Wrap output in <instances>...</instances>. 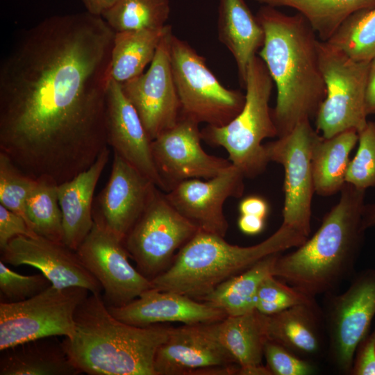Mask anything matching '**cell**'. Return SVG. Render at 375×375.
Listing matches in <instances>:
<instances>
[{
  "instance_id": "obj_6",
  "label": "cell",
  "mask_w": 375,
  "mask_h": 375,
  "mask_svg": "<svg viewBox=\"0 0 375 375\" xmlns=\"http://www.w3.org/2000/svg\"><path fill=\"white\" fill-rule=\"evenodd\" d=\"M274 81L263 60L254 56L247 72L245 102L240 112L223 126L207 125L201 131L202 140L212 147H222L228 160L244 178L262 174L269 162L262 141L277 137L269 102Z\"/></svg>"
},
{
  "instance_id": "obj_23",
  "label": "cell",
  "mask_w": 375,
  "mask_h": 375,
  "mask_svg": "<svg viewBox=\"0 0 375 375\" xmlns=\"http://www.w3.org/2000/svg\"><path fill=\"white\" fill-rule=\"evenodd\" d=\"M110 153V149L106 147L88 169L58 185V202L62 215L63 243L74 251L78 249L93 226L94 190Z\"/></svg>"
},
{
  "instance_id": "obj_16",
  "label": "cell",
  "mask_w": 375,
  "mask_h": 375,
  "mask_svg": "<svg viewBox=\"0 0 375 375\" xmlns=\"http://www.w3.org/2000/svg\"><path fill=\"white\" fill-rule=\"evenodd\" d=\"M172 35V29L165 35L147 72L120 83L151 140L173 127L181 117L169 60Z\"/></svg>"
},
{
  "instance_id": "obj_46",
  "label": "cell",
  "mask_w": 375,
  "mask_h": 375,
  "mask_svg": "<svg viewBox=\"0 0 375 375\" xmlns=\"http://www.w3.org/2000/svg\"><path fill=\"white\" fill-rule=\"evenodd\" d=\"M238 375H272V372L267 366L262 365L241 367H239Z\"/></svg>"
},
{
  "instance_id": "obj_22",
  "label": "cell",
  "mask_w": 375,
  "mask_h": 375,
  "mask_svg": "<svg viewBox=\"0 0 375 375\" xmlns=\"http://www.w3.org/2000/svg\"><path fill=\"white\" fill-rule=\"evenodd\" d=\"M265 326L268 340L301 358L312 360L326 354L324 314L316 299L266 315Z\"/></svg>"
},
{
  "instance_id": "obj_4",
  "label": "cell",
  "mask_w": 375,
  "mask_h": 375,
  "mask_svg": "<svg viewBox=\"0 0 375 375\" xmlns=\"http://www.w3.org/2000/svg\"><path fill=\"white\" fill-rule=\"evenodd\" d=\"M75 333L62 342L80 373L90 375H156L154 360L170 327L138 326L109 311L101 294H89L78 306Z\"/></svg>"
},
{
  "instance_id": "obj_33",
  "label": "cell",
  "mask_w": 375,
  "mask_h": 375,
  "mask_svg": "<svg viewBox=\"0 0 375 375\" xmlns=\"http://www.w3.org/2000/svg\"><path fill=\"white\" fill-rule=\"evenodd\" d=\"M326 42L354 60L371 62L375 58V7L352 14Z\"/></svg>"
},
{
  "instance_id": "obj_17",
  "label": "cell",
  "mask_w": 375,
  "mask_h": 375,
  "mask_svg": "<svg viewBox=\"0 0 375 375\" xmlns=\"http://www.w3.org/2000/svg\"><path fill=\"white\" fill-rule=\"evenodd\" d=\"M244 175L232 165L219 175L206 181L192 178L176 185L165 196L169 203L199 231L225 237L228 224L224 214V202L240 198L244 191Z\"/></svg>"
},
{
  "instance_id": "obj_13",
  "label": "cell",
  "mask_w": 375,
  "mask_h": 375,
  "mask_svg": "<svg viewBox=\"0 0 375 375\" xmlns=\"http://www.w3.org/2000/svg\"><path fill=\"white\" fill-rule=\"evenodd\" d=\"M93 219L90 231L76 252L101 285L106 306H124L153 288V284L131 264L123 240Z\"/></svg>"
},
{
  "instance_id": "obj_38",
  "label": "cell",
  "mask_w": 375,
  "mask_h": 375,
  "mask_svg": "<svg viewBox=\"0 0 375 375\" xmlns=\"http://www.w3.org/2000/svg\"><path fill=\"white\" fill-rule=\"evenodd\" d=\"M264 357L272 375H310L317 370L312 360L300 357L270 340L265 344Z\"/></svg>"
},
{
  "instance_id": "obj_10",
  "label": "cell",
  "mask_w": 375,
  "mask_h": 375,
  "mask_svg": "<svg viewBox=\"0 0 375 375\" xmlns=\"http://www.w3.org/2000/svg\"><path fill=\"white\" fill-rule=\"evenodd\" d=\"M198 231L155 186L123 242L138 271L151 280L169 267L176 252Z\"/></svg>"
},
{
  "instance_id": "obj_25",
  "label": "cell",
  "mask_w": 375,
  "mask_h": 375,
  "mask_svg": "<svg viewBox=\"0 0 375 375\" xmlns=\"http://www.w3.org/2000/svg\"><path fill=\"white\" fill-rule=\"evenodd\" d=\"M49 337L6 349L0 359L1 375H76L80 374L62 342Z\"/></svg>"
},
{
  "instance_id": "obj_34",
  "label": "cell",
  "mask_w": 375,
  "mask_h": 375,
  "mask_svg": "<svg viewBox=\"0 0 375 375\" xmlns=\"http://www.w3.org/2000/svg\"><path fill=\"white\" fill-rule=\"evenodd\" d=\"M35 182L36 178L24 173L8 156L0 152V204L22 217L31 229L26 201Z\"/></svg>"
},
{
  "instance_id": "obj_11",
  "label": "cell",
  "mask_w": 375,
  "mask_h": 375,
  "mask_svg": "<svg viewBox=\"0 0 375 375\" xmlns=\"http://www.w3.org/2000/svg\"><path fill=\"white\" fill-rule=\"evenodd\" d=\"M322 308L327 336L326 356L340 373L350 374L360 342L375 316V269L353 276L342 293L325 294Z\"/></svg>"
},
{
  "instance_id": "obj_40",
  "label": "cell",
  "mask_w": 375,
  "mask_h": 375,
  "mask_svg": "<svg viewBox=\"0 0 375 375\" xmlns=\"http://www.w3.org/2000/svg\"><path fill=\"white\" fill-rule=\"evenodd\" d=\"M351 375H375V328L356 348Z\"/></svg>"
},
{
  "instance_id": "obj_2",
  "label": "cell",
  "mask_w": 375,
  "mask_h": 375,
  "mask_svg": "<svg viewBox=\"0 0 375 375\" xmlns=\"http://www.w3.org/2000/svg\"><path fill=\"white\" fill-rule=\"evenodd\" d=\"M256 17L265 31L258 56L276 87V105L272 112L279 138L299 123L315 118L325 99L319 39L298 12L290 15L263 5Z\"/></svg>"
},
{
  "instance_id": "obj_43",
  "label": "cell",
  "mask_w": 375,
  "mask_h": 375,
  "mask_svg": "<svg viewBox=\"0 0 375 375\" xmlns=\"http://www.w3.org/2000/svg\"><path fill=\"white\" fill-rule=\"evenodd\" d=\"M265 219L254 215H240L238 225L243 233L253 235L262 231L265 228Z\"/></svg>"
},
{
  "instance_id": "obj_32",
  "label": "cell",
  "mask_w": 375,
  "mask_h": 375,
  "mask_svg": "<svg viewBox=\"0 0 375 375\" xmlns=\"http://www.w3.org/2000/svg\"><path fill=\"white\" fill-rule=\"evenodd\" d=\"M169 0H118L101 17L115 32L153 29L166 25Z\"/></svg>"
},
{
  "instance_id": "obj_20",
  "label": "cell",
  "mask_w": 375,
  "mask_h": 375,
  "mask_svg": "<svg viewBox=\"0 0 375 375\" xmlns=\"http://www.w3.org/2000/svg\"><path fill=\"white\" fill-rule=\"evenodd\" d=\"M108 145L163 191L151 151V140L119 83L110 79L106 96Z\"/></svg>"
},
{
  "instance_id": "obj_29",
  "label": "cell",
  "mask_w": 375,
  "mask_h": 375,
  "mask_svg": "<svg viewBox=\"0 0 375 375\" xmlns=\"http://www.w3.org/2000/svg\"><path fill=\"white\" fill-rule=\"evenodd\" d=\"M281 253L269 255L244 272L218 285L202 299L222 309L227 316H237L251 312L260 283L272 274L274 262Z\"/></svg>"
},
{
  "instance_id": "obj_21",
  "label": "cell",
  "mask_w": 375,
  "mask_h": 375,
  "mask_svg": "<svg viewBox=\"0 0 375 375\" xmlns=\"http://www.w3.org/2000/svg\"><path fill=\"white\" fill-rule=\"evenodd\" d=\"M108 308L117 319L138 326L165 322L214 323L227 316L222 309L208 302L153 288L124 306Z\"/></svg>"
},
{
  "instance_id": "obj_9",
  "label": "cell",
  "mask_w": 375,
  "mask_h": 375,
  "mask_svg": "<svg viewBox=\"0 0 375 375\" xmlns=\"http://www.w3.org/2000/svg\"><path fill=\"white\" fill-rule=\"evenodd\" d=\"M318 52L326 93L315 117L317 131L324 138L350 129L359 133L368 122L365 92L370 62L354 60L320 40Z\"/></svg>"
},
{
  "instance_id": "obj_42",
  "label": "cell",
  "mask_w": 375,
  "mask_h": 375,
  "mask_svg": "<svg viewBox=\"0 0 375 375\" xmlns=\"http://www.w3.org/2000/svg\"><path fill=\"white\" fill-rule=\"evenodd\" d=\"M365 106L367 116L375 114V58L369 65L365 92Z\"/></svg>"
},
{
  "instance_id": "obj_8",
  "label": "cell",
  "mask_w": 375,
  "mask_h": 375,
  "mask_svg": "<svg viewBox=\"0 0 375 375\" xmlns=\"http://www.w3.org/2000/svg\"><path fill=\"white\" fill-rule=\"evenodd\" d=\"M89 293L81 287L51 285L28 299L1 301L0 351L44 338H72L76 310Z\"/></svg>"
},
{
  "instance_id": "obj_5",
  "label": "cell",
  "mask_w": 375,
  "mask_h": 375,
  "mask_svg": "<svg viewBox=\"0 0 375 375\" xmlns=\"http://www.w3.org/2000/svg\"><path fill=\"white\" fill-rule=\"evenodd\" d=\"M308 238L282 224L260 243L240 247L224 237L199 231L179 249L169 267L151 281L157 290L202 300L221 283L269 255L300 246Z\"/></svg>"
},
{
  "instance_id": "obj_41",
  "label": "cell",
  "mask_w": 375,
  "mask_h": 375,
  "mask_svg": "<svg viewBox=\"0 0 375 375\" xmlns=\"http://www.w3.org/2000/svg\"><path fill=\"white\" fill-rule=\"evenodd\" d=\"M238 209L240 215H250L266 219L269 207L267 201L262 197L251 195L240 201Z\"/></svg>"
},
{
  "instance_id": "obj_1",
  "label": "cell",
  "mask_w": 375,
  "mask_h": 375,
  "mask_svg": "<svg viewBox=\"0 0 375 375\" xmlns=\"http://www.w3.org/2000/svg\"><path fill=\"white\" fill-rule=\"evenodd\" d=\"M115 32L88 12L22 31L0 63V152L58 184L108 147L106 96Z\"/></svg>"
},
{
  "instance_id": "obj_31",
  "label": "cell",
  "mask_w": 375,
  "mask_h": 375,
  "mask_svg": "<svg viewBox=\"0 0 375 375\" xmlns=\"http://www.w3.org/2000/svg\"><path fill=\"white\" fill-rule=\"evenodd\" d=\"M58 183L49 176L36 178L26 201V212L31 229L40 236L63 242L62 211Z\"/></svg>"
},
{
  "instance_id": "obj_19",
  "label": "cell",
  "mask_w": 375,
  "mask_h": 375,
  "mask_svg": "<svg viewBox=\"0 0 375 375\" xmlns=\"http://www.w3.org/2000/svg\"><path fill=\"white\" fill-rule=\"evenodd\" d=\"M151 180L114 153L111 172L97 203L93 219L124 240L144 210L153 188Z\"/></svg>"
},
{
  "instance_id": "obj_12",
  "label": "cell",
  "mask_w": 375,
  "mask_h": 375,
  "mask_svg": "<svg viewBox=\"0 0 375 375\" xmlns=\"http://www.w3.org/2000/svg\"><path fill=\"white\" fill-rule=\"evenodd\" d=\"M310 120L299 123L289 133L265 145L269 162L284 168L285 200L283 208L284 225L292 227L309 237L311 226L312 200L315 193L312 151L319 136Z\"/></svg>"
},
{
  "instance_id": "obj_36",
  "label": "cell",
  "mask_w": 375,
  "mask_h": 375,
  "mask_svg": "<svg viewBox=\"0 0 375 375\" xmlns=\"http://www.w3.org/2000/svg\"><path fill=\"white\" fill-rule=\"evenodd\" d=\"M358 147L350 160L346 183L366 190L375 188V122L368 121L358 133Z\"/></svg>"
},
{
  "instance_id": "obj_39",
  "label": "cell",
  "mask_w": 375,
  "mask_h": 375,
  "mask_svg": "<svg viewBox=\"0 0 375 375\" xmlns=\"http://www.w3.org/2000/svg\"><path fill=\"white\" fill-rule=\"evenodd\" d=\"M37 234L28 226L25 219L0 204V249L19 235L33 236Z\"/></svg>"
},
{
  "instance_id": "obj_26",
  "label": "cell",
  "mask_w": 375,
  "mask_h": 375,
  "mask_svg": "<svg viewBox=\"0 0 375 375\" xmlns=\"http://www.w3.org/2000/svg\"><path fill=\"white\" fill-rule=\"evenodd\" d=\"M358 141L353 129L330 138L319 135L312 151V170L315 192L323 197L340 192L346 183L349 155Z\"/></svg>"
},
{
  "instance_id": "obj_44",
  "label": "cell",
  "mask_w": 375,
  "mask_h": 375,
  "mask_svg": "<svg viewBox=\"0 0 375 375\" xmlns=\"http://www.w3.org/2000/svg\"><path fill=\"white\" fill-rule=\"evenodd\" d=\"M118 0H81L86 11L89 13L101 17L112 8Z\"/></svg>"
},
{
  "instance_id": "obj_7",
  "label": "cell",
  "mask_w": 375,
  "mask_h": 375,
  "mask_svg": "<svg viewBox=\"0 0 375 375\" xmlns=\"http://www.w3.org/2000/svg\"><path fill=\"white\" fill-rule=\"evenodd\" d=\"M169 51L181 116L198 124L223 126L240 112L245 94L222 85L205 58L187 42L172 34Z\"/></svg>"
},
{
  "instance_id": "obj_27",
  "label": "cell",
  "mask_w": 375,
  "mask_h": 375,
  "mask_svg": "<svg viewBox=\"0 0 375 375\" xmlns=\"http://www.w3.org/2000/svg\"><path fill=\"white\" fill-rule=\"evenodd\" d=\"M169 24L153 29L115 32L111 52L110 78L124 83L144 72L153 60Z\"/></svg>"
},
{
  "instance_id": "obj_18",
  "label": "cell",
  "mask_w": 375,
  "mask_h": 375,
  "mask_svg": "<svg viewBox=\"0 0 375 375\" xmlns=\"http://www.w3.org/2000/svg\"><path fill=\"white\" fill-rule=\"evenodd\" d=\"M1 260L13 266L28 265L39 269L58 288L81 287L101 294L102 287L86 268L76 251L63 242L40 235H19L1 251Z\"/></svg>"
},
{
  "instance_id": "obj_28",
  "label": "cell",
  "mask_w": 375,
  "mask_h": 375,
  "mask_svg": "<svg viewBox=\"0 0 375 375\" xmlns=\"http://www.w3.org/2000/svg\"><path fill=\"white\" fill-rule=\"evenodd\" d=\"M266 315L254 310L237 316H226L216 322L218 338L241 367L262 365L268 340Z\"/></svg>"
},
{
  "instance_id": "obj_45",
  "label": "cell",
  "mask_w": 375,
  "mask_h": 375,
  "mask_svg": "<svg viewBox=\"0 0 375 375\" xmlns=\"http://www.w3.org/2000/svg\"><path fill=\"white\" fill-rule=\"evenodd\" d=\"M362 225L365 230L375 226V202L365 204L362 215Z\"/></svg>"
},
{
  "instance_id": "obj_14",
  "label": "cell",
  "mask_w": 375,
  "mask_h": 375,
  "mask_svg": "<svg viewBox=\"0 0 375 375\" xmlns=\"http://www.w3.org/2000/svg\"><path fill=\"white\" fill-rule=\"evenodd\" d=\"M215 324L170 327L155 356L156 375L237 374L239 365L220 342Z\"/></svg>"
},
{
  "instance_id": "obj_24",
  "label": "cell",
  "mask_w": 375,
  "mask_h": 375,
  "mask_svg": "<svg viewBox=\"0 0 375 375\" xmlns=\"http://www.w3.org/2000/svg\"><path fill=\"white\" fill-rule=\"evenodd\" d=\"M217 32L235 59L244 88L249 64L264 44V29L244 0H219Z\"/></svg>"
},
{
  "instance_id": "obj_30",
  "label": "cell",
  "mask_w": 375,
  "mask_h": 375,
  "mask_svg": "<svg viewBox=\"0 0 375 375\" xmlns=\"http://www.w3.org/2000/svg\"><path fill=\"white\" fill-rule=\"evenodd\" d=\"M264 6L295 10L307 20L319 39L327 41L352 14L375 7V0H255Z\"/></svg>"
},
{
  "instance_id": "obj_35",
  "label": "cell",
  "mask_w": 375,
  "mask_h": 375,
  "mask_svg": "<svg viewBox=\"0 0 375 375\" xmlns=\"http://www.w3.org/2000/svg\"><path fill=\"white\" fill-rule=\"evenodd\" d=\"M314 299L315 297L304 294L270 274L260 283L258 288L255 308L265 315H272Z\"/></svg>"
},
{
  "instance_id": "obj_37",
  "label": "cell",
  "mask_w": 375,
  "mask_h": 375,
  "mask_svg": "<svg viewBox=\"0 0 375 375\" xmlns=\"http://www.w3.org/2000/svg\"><path fill=\"white\" fill-rule=\"evenodd\" d=\"M42 273L22 275L10 269L0 260V293L5 302H17L31 298L51 285Z\"/></svg>"
},
{
  "instance_id": "obj_15",
  "label": "cell",
  "mask_w": 375,
  "mask_h": 375,
  "mask_svg": "<svg viewBox=\"0 0 375 375\" xmlns=\"http://www.w3.org/2000/svg\"><path fill=\"white\" fill-rule=\"evenodd\" d=\"M199 124L181 116L173 127L151 141L152 156L164 192L185 180L212 178L233 165L229 160L203 150Z\"/></svg>"
},
{
  "instance_id": "obj_3",
  "label": "cell",
  "mask_w": 375,
  "mask_h": 375,
  "mask_svg": "<svg viewBox=\"0 0 375 375\" xmlns=\"http://www.w3.org/2000/svg\"><path fill=\"white\" fill-rule=\"evenodd\" d=\"M340 192L313 235L281 253L273 266V276L312 297L335 292L353 276L363 243L365 190L346 183Z\"/></svg>"
}]
</instances>
